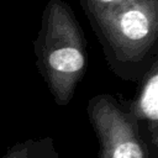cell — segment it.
Returning <instances> with one entry per match:
<instances>
[{"label": "cell", "mask_w": 158, "mask_h": 158, "mask_svg": "<svg viewBox=\"0 0 158 158\" xmlns=\"http://www.w3.org/2000/svg\"><path fill=\"white\" fill-rule=\"evenodd\" d=\"M53 158H59V154H57L56 157H53Z\"/></svg>", "instance_id": "cell-7"}, {"label": "cell", "mask_w": 158, "mask_h": 158, "mask_svg": "<svg viewBox=\"0 0 158 158\" xmlns=\"http://www.w3.org/2000/svg\"><path fill=\"white\" fill-rule=\"evenodd\" d=\"M58 154L53 139L43 137L38 139H26L10 147L1 158H53Z\"/></svg>", "instance_id": "cell-5"}, {"label": "cell", "mask_w": 158, "mask_h": 158, "mask_svg": "<svg viewBox=\"0 0 158 158\" xmlns=\"http://www.w3.org/2000/svg\"><path fill=\"white\" fill-rule=\"evenodd\" d=\"M86 112L99 143L98 158H158V147L133 125L122 99L98 94Z\"/></svg>", "instance_id": "cell-3"}, {"label": "cell", "mask_w": 158, "mask_h": 158, "mask_svg": "<svg viewBox=\"0 0 158 158\" xmlns=\"http://www.w3.org/2000/svg\"><path fill=\"white\" fill-rule=\"evenodd\" d=\"M130 0H79L86 17L114 10Z\"/></svg>", "instance_id": "cell-6"}, {"label": "cell", "mask_w": 158, "mask_h": 158, "mask_svg": "<svg viewBox=\"0 0 158 158\" xmlns=\"http://www.w3.org/2000/svg\"><path fill=\"white\" fill-rule=\"evenodd\" d=\"M88 20L116 77L137 83L158 58V0H130Z\"/></svg>", "instance_id": "cell-1"}, {"label": "cell", "mask_w": 158, "mask_h": 158, "mask_svg": "<svg viewBox=\"0 0 158 158\" xmlns=\"http://www.w3.org/2000/svg\"><path fill=\"white\" fill-rule=\"evenodd\" d=\"M37 69L54 102L68 105L88 68L84 31L64 0H48L33 42Z\"/></svg>", "instance_id": "cell-2"}, {"label": "cell", "mask_w": 158, "mask_h": 158, "mask_svg": "<svg viewBox=\"0 0 158 158\" xmlns=\"http://www.w3.org/2000/svg\"><path fill=\"white\" fill-rule=\"evenodd\" d=\"M122 104L133 125L158 147V58L137 81L135 96Z\"/></svg>", "instance_id": "cell-4"}]
</instances>
